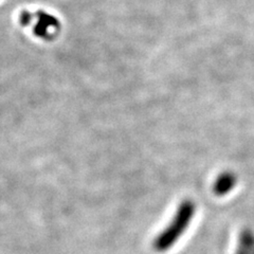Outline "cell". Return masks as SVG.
Listing matches in <instances>:
<instances>
[{"mask_svg":"<svg viewBox=\"0 0 254 254\" xmlns=\"http://www.w3.org/2000/svg\"><path fill=\"white\" fill-rule=\"evenodd\" d=\"M235 177L232 176L231 174H226V175H222L220 176L216 184H215V190L217 194H225L227 192H229L230 190H231L235 184Z\"/></svg>","mask_w":254,"mask_h":254,"instance_id":"3957f363","label":"cell"},{"mask_svg":"<svg viewBox=\"0 0 254 254\" xmlns=\"http://www.w3.org/2000/svg\"><path fill=\"white\" fill-rule=\"evenodd\" d=\"M193 211H194V206L192 202H185V204L182 205V208L180 209L179 213H177L176 217L174 218L173 224L171 227L169 226L168 230L160 235V237L158 238L157 241V246L156 248L159 251H163L170 248L171 244H173L175 241L177 240V236H179L182 232L185 231V228L188 227L190 217L193 215Z\"/></svg>","mask_w":254,"mask_h":254,"instance_id":"7a4b0ae2","label":"cell"},{"mask_svg":"<svg viewBox=\"0 0 254 254\" xmlns=\"http://www.w3.org/2000/svg\"><path fill=\"white\" fill-rule=\"evenodd\" d=\"M22 27H30L33 35L43 41H52L60 33L62 25L57 16L43 10L22 11L19 15Z\"/></svg>","mask_w":254,"mask_h":254,"instance_id":"6da1fadb","label":"cell"}]
</instances>
